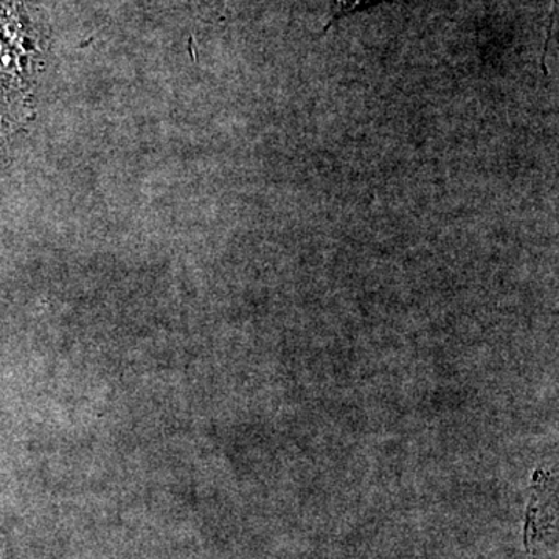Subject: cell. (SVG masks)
<instances>
[{
    "label": "cell",
    "mask_w": 559,
    "mask_h": 559,
    "mask_svg": "<svg viewBox=\"0 0 559 559\" xmlns=\"http://www.w3.org/2000/svg\"><path fill=\"white\" fill-rule=\"evenodd\" d=\"M378 2H381V0H334L333 20L345 16V14L353 13V11L364 9V7L373 5V3Z\"/></svg>",
    "instance_id": "cell-1"
}]
</instances>
